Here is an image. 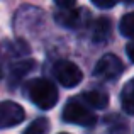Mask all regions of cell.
<instances>
[{"label":"cell","mask_w":134,"mask_h":134,"mask_svg":"<svg viewBox=\"0 0 134 134\" xmlns=\"http://www.w3.org/2000/svg\"><path fill=\"white\" fill-rule=\"evenodd\" d=\"M26 119V112L17 102H0V129L14 127Z\"/></svg>","instance_id":"obj_6"},{"label":"cell","mask_w":134,"mask_h":134,"mask_svg":"<svg viewBox=\"0 0 134 134\" xmlns=\"http://www.w3.org/2000/svg\"><path fill=\"white\" fill-rule=\"evenodd\" d=\"M124 71V65L115 54H104L93 68V75L102 80H114Z\"/></svg>","instance_id":"obj_4"},{"label":"cell","mask_w":134,"mask_h":134,"mask_svg":"<svg viewBox=\"0 0 134 134\" xmlns=\"http://www.w3.org/2000/svg\"><path fill=\"white\" fill-rule=\"evenodd\" d=\"M122 109L127 114H134V87H126L122 92Z\"/></svg>","instance_id":"obj_13"},{"label":"cell","mask_w":134,"mask_h":134,"mask_svg":"<svg viewBox=\"0 0 134 134\" xmlns=\"http://www.w3.org/2000/svg\"><path fill=\"white\" fill-rule=\"evenodd\" d=\"M56 22L68 29H80L85 27L90 20V14L87 9H63L54 15Z\"/></svg>","instance_id":"obj_5"},{"label":"cell","mask_w":134,"mask_h":134,"mask_svg":"<svg viewBox=\"0 0 134 134\" xmlns=\"http://www.w3.org/2000/svg\"><path fill=\"white\" fill-rule=\"evenodd\" d=\"M63 119L66 122H70V124L85 126V127L87 126H93L97 122L95 114L76 98H71V100L66 102L65 109H63Z\"/></svg>","instance_id":"obj_2"},{"label":"cell","mask_w":134,"mask_h":134,"mask_svg":"<svg viewBox=\"0 0 134 134\" xmlns=\"http://www.w3.org/2000/svg\"><path fill=\"white\" fill-rule=\"evenodd\" d=\"M82 100L93 109H105L109 105V95L102 90H88L82 95Z\"/></svg>","instance_id":"obj_10"},{"label":"cell","mask_w":134,"mask_h":134,"mask_svg":"<svg viewBox=\"0 0 134 134\" xmlns=\"http://www.w3.org/2000/svg\"><path fill=\"white\" fill-rule=\"evenodd\" d=\"M27 95L36 107L49 110L58 102V90L48 78H32L27 83Z\"/></svg>","instance_id":"obj_1"},{"label":"cell","mask_w":134,"mask_h":134,"mask_svg":"<svg viewBox=\"0 0 134 134\" xmlns=\"http://www.w3.org/2000/svg\"><path fill=\"white\" fill-rule=\"evenodd\" d=\"M27 53V46L22 41H17V43H10V41H3L0 43V75L5 73L7 68L14 65V58H19V56L26 54Z\"/></svg>","instance_id":"obj_7"},{"label":"cell","mask_w":134,"mask_h":134,"mask_svg":"<svg viewBox=\"0 0 134 134\" xmlns=\"http://www.w3.org/2000/svg\"><path fill=\"white\" fill-rule=\"evenodd\" d=\"M59 134H68V132H59Z\"/></svg>","instance_id":"obj_18"},{"label":"cell","mask_w":134,"mask_h":134,"mask_svg":"<svg viewBox=\"0 0 134 134\" xmlns=\"http://www.w3.org/2000/svg\"><path fill=\"white\" fill-rule=\"evenodd\" d=\"M124 3H134V0H122Z\"/></svg>","instance_id":"obj_17"},{"label":"cell","mask_w":134,"mask_h":134,"mask_svg":"<svg viewBox=\"0 0 134 134\" xmlns=\"http://www.w3.org/2000/svg\"><path fill=\"white\" fill-rule=\"evenodd\" d=\"M119 31H121V34L126 36V37H134V12L126 14L121 19Z\"/></svg>","instance_id":"obj_12"},{"label":"cell","mask_w":134,"mask_h":134,"mask_svg":"<svg viewBox=\"0 0 134 134\" xmlns=\"http://www.w3.org/2000/svg\"><path fill=\"white\" fill-rule=\"evenodd\" d=\"M92 3L100 7V9H110V7H114L117 3V0H92Z\"/></svg>","instance_id":"obj_14"},{"label":"cell","mask_w":134,"mask_h":134,"mask_svg":"<svg viewBox=\"0 0 134 134\" xmlns=\"http://www.w3.org/2000/svg\"><path fill=\"white\" fill-rule=\"evenodd\" d=\"M34 65L36 61L34 59H22V61H15L12 66L9 68V85L14 87V85H19L22 82V78L27 75L29 71L34 70Z\"/></svg>","instance_id":"obj_8"},{"label":"cell","mask_w":134,"mask_h":134,"mask_svg":"<svg viewBox=\"0 0 134 134\" xmlns=\"http://www.w3.org/2000/svg\"><path fill=\"white\" fill-rule=\"evenodd\" d=\"M76 0H54V3L58 7H61V9H71L73 5H75Z\"/></svg>","instance_id":"obj_15"},{"label":"cell","mask_w":134,"mask_h":134,"mask_svg":"<svg viewBox=\"0 0 134 134\" xmlns=\"http://www.w3.org/2000/svg\"><path fill=\"white\" fill-rule=\"evenodd\" d=\"M110 32H112L110 19L100 17V19L95 20L93 27H92V37H93L95 43H105V41L110 37Z\"/></svg>","instance_id":"obj_9"},{"label":"cell","mask_w":134,"mask_h":134,"mask_svg":"<svg viewBox=\"0 0 134 134\" xmlns=\"http://www.w3.org/2000/svg\"><path fill=\"white\" fill-rule=\"evenodd\" d=\"M126 51H127V56H129V59H131V61L134 63V41H131V43L127 44Z\"/></svg>","instance_id":"obj_16"},{"label":"cell","mask_w":134,"mask_h":134,"mask_svg":"<svg viewBox=\"0 0 134 134\" xmlns=\"http://www.w3.org/2000/svg\"><path fill=\"white\" fill-rule=\"evenodd\" d=\"M49 132V121L46 117H37L27 126L24 134H48Z\"/></svg>","instance_id":"obj_11"},{"label":"cell","mask_w":134,"mask_h":134,"mask_svg":"<svg viewBox=\"0 0 134 134\" xmlns=\"http://www.w3.org/2000/svg\"><path fill=\"white\" fill-rule=\"evenodd\" d=\"M53 73H54V78L58 80L63 87H66V88L76 87L80 82H82V78H83L82 70H80L75 63L66 61V59L56 63L54 68H53Z\"/></svg>","instance_id":"obj_3"}]
</instances>
